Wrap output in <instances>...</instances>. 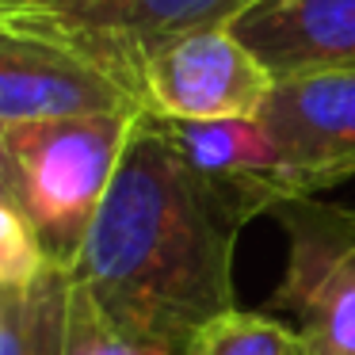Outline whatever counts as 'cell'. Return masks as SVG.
<instances>
[{"mask_svg":"<svg viewBox=\"0 0 355 355\" xmlns=\"http://www.w3.org/2000/svg\"><path fill=\"white\" fill-rule=\"evenodd\" d=\"M256 0H0V31L88 58L141 103V54L199 27H230Z\"/></svg>","mask_w":355,"mask_h":355,"instance_id":"3957f363","label":"cell"},{"mask_svg":"<svg viewBox=\"0 0 355 355\" xmlns=\"http://www.w3.org/2000/svg\"><path fill=\"white\" fill-rule=\"evenodd\" d=\"M260 126L291 161L302 199L355 180V73L275 85Z\"/></svg>","mask_w":355,"mask_h":355,"instance_id":"52a82bcc","label":"cell"},{"mask_svg":"<svg viewBox=\"0 0 355 355\" xmlns=\"http://www.w3.org/2000/svg\"><path fill=\"white\" fill-rule=\"evenodd\" d=\"M46 268L50 260L27 218L0 199V291H27Z\"/></svg>","mask_w":355,"mask_h":355,"instance_id":"4fadbf2b","label":"cell"},{"mask_svg":"<svg viewBox=\"0 0 355 355\" xmlns=\"http://www.w3.org/2000/svg\"><path fill=\"white\" fill-rule=\"evenodd\" d=\"M161 126L172 146L207 176L248 187L260 199H268V207H275L279 199H302L291 161L260 126V119H225V123H164L161 119Z\"/></svg>","mask_w":355,"mask_h":355,"instance_id":"9c48e42d","label":"cell"},{"mask_svg":"<svg viewBox=\"0 0 355 355\" xmlns=\"http://www.w3.org/2000/svg\"><path fill=\"white\" fill-rule=\"evenodd\" d=\"M230 31L252 50L275 85L355 73V0H256Z\"/></svg>","mask_w":355,"mask_h":355,"instance_id":"ba28073f","label":"cell"},{"mask_svg":"<svg viewBox=\"0 0 355 355\" xmlns=\"http://www.w3.org/2000/svg\"><path fill=\"white\" fill-rule=\"evenodd\" d=\"M268 218L286 233V268L263 309L291 317L309 355H355V210L306 195Z\"/></svg>","mask_w":355,"mask_h":355,"instance_id":"277c9868","label":"cell"},{"mask_svg":"<svg viewBox=\"0 0 355 355\" xmlns=\"http://www.w3.org/2000/svg\"><path fill=\"white\" fill-rule=\"evenodd\" d=\"M184 355H309L294 324L268 309H230L187 344Z\"/></svg>","mask_w":355,"mask_h":355,"instance_id":"8fae6325","label":"cell"},{"mask_svg":"<svg viewBox=\"0 0 355 355\" xmlns=\"http://www.w3.org/2000/svg\"><path fill=\"white\" fill-rule=\"evenodd\" d=\"M268 210L256 191L195 168L161 119L141 115L69 271L73 286L115 329L187 352L210 321L237 309V233Z\"/></svg>","mask_w":355,"mask_h":355,"instance_id":"6da1fadb","label":"cell"},{"mask_svg":"<svg viewBox=\"0 0 355 355\" xmlns=\"http://www.w3.org/2000/svg\"><path fill=\"white\" fill-rule=\"evenodd\" d=\"M275 77L230 27H199L141 54V107L164 123L260 119Z\"/></svg>","mask_w":355,"mask_h":355,"instance_id":"5b68a950","label":"cell"},{"mask_svg":"<svg viewBox=\"0 0 355 355\" xmlns=\"http://www.w3.org/2000/svg\"><path fill=\"white\" fill-rule=\"evenodd\" d=\"M138 119H39L0 126V199L27 218L54 268H77Z\"/></svg>","mask_w":355,"mask_h":355,"instance_id":"7a4b0ae2","label":"cell"},{"mask_svg":"<svg viewBox=\"0 0 355 355\" xmlns=\"http://www.w3.org/2000/svg\"><path fill=\"white\" fill-rule=\"evenodd\" d=\"M73 275L50 263L27 291H0V355H69Z\"/></svg>","mask_w":355,"mask_h":355,"instance_id":"30bf717a","label":"cell"},{"mask_svg":"<svg viewBox=\"0 0 355 355\" xmlns=\"http://www.w3.org/2000/svg\"><path fill=\"white\" fill-rule=\"evenodd\" d=\"M69 355H184L176 347L153 344V340L130 336L115 329L85 294L73 286V309H69Z\"/></svg>","mask_w":355,"mask_h":355,"instance_id":"7c38bea8","label":"cell"},{"mask_svg":"<svg viewBox=\"0 0 355 355\" xmlns=\"http://www.w3.org/2000/svg\"><path fill=\"white\" fill-rule=\"evenodd\" d=\"M111 115L138 119L146 107L88 58L46 39L0 31V126Z\"/></svg>","mask_w":355,"mask_h":355,"instance_id":"8992f818","label":"cell"}]
</instances>
